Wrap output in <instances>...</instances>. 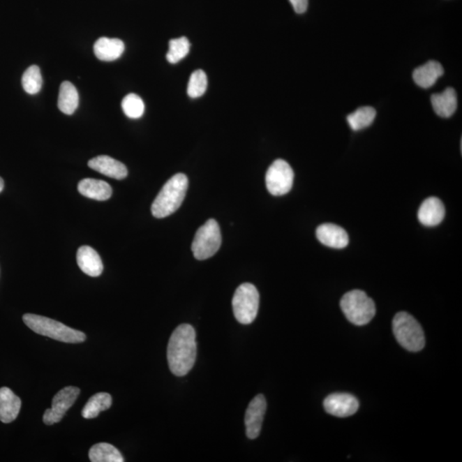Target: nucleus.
Segmentation results:
<instances>
[{
	"instance_id": "4",
	"label": "nucleus",
	"mask_w": 462,
	"mask_h": 462,
	"mask_svg": "<svg viewBox=\"0 0 462 462\" xmlns=\"http://www.w3.org/2000/svg\"><path fill=\"white\" fill-rule=\"evenodd\" d=\"M393 332L397 342L405 350L418 352L425 347L426 338L422 325L406 312H401L394 318Z\"/></svg>"
},
{
	"instance_id": "20",
	"label": "nucleus",
	"mask_w": 462,
	"mask_h": 462,
	"mask_svg": "<svg viewBox=\"0 0 462 462\" xmlns=\"http://www.w3.org/2000/svg\"><path fill=\"white\" fill-rule=\"evenodd\" d=\"M78 191L87 198L107 200L111 198L112 188L107 181L86 178L78 184Z\"/></svg>"
},
{
	"instance_id": "10",
	"label": "nucleus",
	"mask_w": 462,
	"mask_h": 462,
	"mask_svg": "<svg viewBox=\"0 0 462 462\" xmlns=\"http://www.w3.org/2000/svg\"><path fill=\"white\" fill-rule=\"evenodd\" d=\"M324 408L329 415L336 417L346 418L358 411L359 401L350 394L334 393L325 399Z\"/></svg>"
},
{
	"instance_id": "11",
	"label": "nucleus",
	"mask_w": 462,
	"mask_h": 462,
	"mask_svg": "<svg viewBox=\"0 0 462 462\" xmlns=\"http://www.w3.org/2000/svg\"><path fill=\"white\" fill-rule=\"evenodd\" d=\"M266 411V397L261 394L250 401L245 414L246 434L249 439L259 437Z\"/></svg>"
},
{
	"instance_id": "13",
	"label": "nucleus",
	"mask_w": 462,
	"mask_h": 462,
	"mask_svg": "<svg viewBox=\"0 0 462 462\" xmlns=\"http://www.w3.org/2000/svg\"><path fill=\"white\" fill-rule=\"evenodd\" d=\"M89 168L117 180L124 179L128 176V170L123 163L107 155H100L89 161Z\"/></svg>"
},
{
	"instance_id": "21",
	"label": "nucleus",
	"mask_w": 462,
	"mask_h": 462,
	"mask_svg": "<svg viewBox=\"0 0 462 462\" xmlns=\"http://www.w3.org/2000/svg\"><path fill=\"white\" fill-rule=\"evenodd\" d=\"M79 94L77 89L70 82H64L60 86L58 107L64 114L72 115L77 109Z\"/></svg>"
},
{
	"instance_id": "18",
	"label": "nucleus",
	"mask_w": 462,
	"mask_h": 462,
	"mask_svg": "<svg viewBox=\"0 0 462 462\" xmlns=\"http://www.w3.org/2000/svg\"><path fill=\"white\" fill-rule=\"evenodd\" d=\"M445 73L444 68L437 61L427 62L422 66L417 68L412 73L414 81L420 88L429 89Z\"/></svg>"
},
{
	"instance_id": "22",
	"label": "nucleus",
	"mask_w": 462,
	"mask_h": 462,
	"mask_svg": "<svg viewBox=\"0 0 462 462\" xmlns=\"http://www.w3.org/2000/svg\"><path fill=\"white\" fill-rule=\"evenodd\" d=\"M112 398L108 393L100 392L91 396L82 411V415L85 419L96 418L100 412L111 408Z\"/></svg>"
},
{
	"instance_id": "9",
	"label": "nucleus",
	"mask_w": 462,
	"mask_h": 462,
	"mask_svg": "<svg viewBox=\"0 0 462 462\" xmlns=\"http://www.w3.org/2000/svg\"><path fill=\"white\" fill-rule=\"evenodd\" d=\"M80 394V389L68 386L56 394L52 399V408L47 409L43 415L45 425L52 426L61 422L66 412L73 406Z\"/></svg>"
},
{
	"instance_id": "24",
	"label": "nucleus",
	"mask_w": 462,
	"mask_h": 462,
	"mask_svg": "<svg viewBox=\"0 0 462 462\" xmlns=\"http://www.w3.org/2000/svg\"><path fill=\"white\" fill-rule=\"evenodd\" d=\"M376 114L374 108L364 107L356 110L355 112L348 115L347 120L352 130L358 131L369 127L373 123Z\"/></svg>"
},
{
	"instance_id": "17",
	"label": "nucleus",
	"mask_w": 462,
	"mask_h": 462,
	"mask_svg": "<svg viewBox=\"0 0 462 462\" xmlns=\"http://www.w3.org/2000/svg\"><path fill=\"white\" fill-rule=\"evenodd\" d=\"M22 401L10 389H0V422L8 424L16 419L20 412Z\"/></svg>"
},
{
	"instance_id": "19",
	"label": "nucleus",
	"mask_w": 462,
	"mask_h": 462,
	"mask_svg": "<svg viewBox=\"0 0 462 462\" xmlns=\"http://www.w3.org/2000/svg\"><path fill=\"white\" fill-rule=\"evenodd\" d=\"M431 101L435 114L439 117L448 119L456 111L457 94L456 90L452 88H448L440 94H434Z\"/></svg>"
},
{
	"instance_id": "8",
	"label": "nucleus",
	"mask_w": 462,
	"mask_h": 462,
	"mask_svg": "<svg viewBox=\"0 0 462 462\" xmlns=\"http://www.w3.org/2000/svg\"><path fill=\"white\" fill-rule=\"evenodd\" d=\"M294 172L289 163L276 160L267 170L266 184L268 191L274 196L288 194L293 187Z\"/></svg>"
},
{
	"instance_id": "25",
	"label": "nucleus",
	"mask_w": 462,
	"mask_h": 462,
	"mask_svg": "<svg viewBox=\"0 0 462 462\" xmlns=\"http://www.w3.org/2000/svg\"><path fill=\"white\" fill-rule=\"evenodd\" d=\"M22 84L26 93L29 94L39 93L43 84V75H41L40 68L37 66L29 67L22 75Z\"/></svg>"
},
{
	"instance_id": "5",
	"label": "nucleus",
	"mask_w": 462,
	"mask_h": 462,
	"mask_svg": "<svg viewBox=\"0 0 462 462\" xmlns=\"http://www.w3.org/2000/svg\"><path fill=\"white\" fill-rule=\"evenodd\" d=\"M340 305L348 320L358 327L368 324L376 314L374 301L362 290H355L346 293Z\"/></svg>"
},
{
	"instance_id": "26",
	"label": "nucleus",
	"mask_w": 462,
	"mask_h": 462,
	"mask_svg": "<svg viewBox=\"0 0 462 462\" xmlns=\"http://www.w3.org/2000/svg\"><path fill=\"white\" fill-rule=\"evenodd\" d=\"M189 50H191V43L186 37L170 40L166 59L170 64H177L188 54Z\"/></svg>"
},
{
	"instance_id": "3",
	"label": "nucleus",
	"mask_w": 462,
	"mask_h": 462,
	"mask_svg": "<svg viewBox=\"0 0 462 462\" xmlns=\"http://www.w3.org/2000/svg\"><path fill=\"white\" fill-rule=\"evenodd\" d=\"M22 320L37 334L67 343H80L87 338L84 333L66 327L59 321L36 314H24Z\"/></svg>"
},
{
	"instance_id": "28",
	"label": "nucleus",
	"mask_w": 462,
	"mask_h": 462,
	"mask_svg": "<svg viewBox=\"0 0 462 462\" xmlns=\"http://www.w3.org/2000/svg\"><path fill=\"white\" fill-rule=\"evenodd\" d=\"M207 89V77L202 70L193 72L188 84V96L192 98L202 97Z\"/></svg>"
},
{
	"instance_id": "14",
	"label": "nucleus",
	"mask_w": 462,
	"mask_h": 462,
	"mask_svg": "<svg viewBox=\"0 0 462 462\" xmlns=\"http://www.w3.org/2000/svg\"><path fill=\"white\" fill-rule=\"evenodd\" d=\"M445 207L437 197H429L422 204L418 211V218L425 226H435L444 221Z\"/></svg>"
},
{
	"instance_id": "23",
	"label": "nucleus",
	"mask_w": 462,
	"mask_h": 462,
	"mask_svg": "<svg viewBox=\"0 0 462 462\" xmlns=\"http://www.w3.org/2000/svg\"><path fill=\"white\" fill-rule=\"evenodd\" d=\"M89 459L92 462H123L124 457L119 449L107 442L94 445L89 450Z\"/></svg>"
},
{
	"instance_id": "29",
	"label": "nucleus",
	"mask_w": 462,
	"mask_h": 462,
	"mask_svg": "<svg viewBox=\"0 0 462 462\" xmlns=\"http://www.w3.org/2000/svg\"><path fill=\"white\" fill-rule=\"evenodd\" d=\"M295 13L302 14L308 10V0H290Z\"/></svg>"
},
{
	"instance_id": "16",
	"label": "nucleus",
	"mask_w": 462,
	"mask_h": 462,
	"mask_svg": "<svg viewBox=\"0 0 462 462\" xmlns=\"http://www.w3.org/2000/svg\"><path fill=\"white\" fill-rule=\"evenodd\" d=\"M77 260L79 267L87 275L98 276L103 271V263L100 255L89 246H82L78 249Z\"/></svg>"
},
{
	"instance_id": "30",
	"label": "nucleus",
	"mask_w": 462,
	"mask_h": 462,
	"mask_svg": "<svg viewBox=\"0 0 462 462\" xmlns=\"http://www.w3.org/2000/svg\"><path fill=\"white\" fill-rule=\"evenodd\" d=\"M3 187H5V184H3V180L1 177H0V193L3 191Z\"/></svg>"
},
{
	"instance_id": "27",
	"label": "nucleus",
	"mask_w": 462,
	"mask_h": 462,
	"mask_svg": "<svg viewBox=\"0 0 462 462\" xmlns=\"http://www.w3.org/2000/svg\"><path fill=\"white\" fill-rule=\"evenodd\" d=\"M122 108L124 114L132 119H137L143 116L145 105L137 94H130L124 98Z\"/></svg>"
},
{
	"instance_id": "15",
	"label": "nucleus",
	"mask_w": 462,
	"mask_h": 462,
	"mask_svg": "<svg viewBox=\"0 0 462 462\" xmlns=\"http://www.w3.org/2000/svg\"><path fill=\"white\" fill-rule=\"evenodd\" d=\"M124 43L116 38L101 37L94 45V54L98 59L105 62L114 61L119 59L124 52Z\"/></svg>"
},
{
	"instance_id": "12",
	"label": "nucleus",
	"mask_w": 462,
	"mask_h": 462,
	"mask_svg": "<svg viewBox=\"0 0 462 462\" xmlns=\"http://www.w3.org/2000/svg\"><path fill=\"white\" fill-rule=\"evenodd\" d=\"M316 236L322 244L332 248H345L350 241L345 230L334 223H324L318 227Z\"/></svg>"
},
{
	"instance_id": "2",
	"label": "nucleus",
	"mask_w": 462,
	"mask_h": 462,
	"mask_svg": "<svg viewBox=\"0 0 462 462\" xmlns=\"http://www.w3.org/2000/svg\"><path fill=\"white\" fill-rule=\"evenodd\" d=\"M188 179L183 173L176 174L164 185L151 204V214L164 218L178 210L186 196Z\"/></svg>"
},
{
	"instance_id": "1",
	"label": "nucleus",
	"mask_w": 462,
	"mask_h": 462,
	"mask_svg": "<svg viewBox=\"0 0 462 462\" xmlns=\"http://www.w3.org/2000/svg\"><path fill=\"white\" fill-rule=\"evenodd\" d=\"M197 355L195 329L184 324L177 327L169 340L167 359L170 372L184 377L194 366Z\"/></svg>"
},
{
	"instance_id": "6",
	"label": "nucleus",
	"mask_w": 462,
	"mask_h": 462,
	"mask_svg": "<svg viewBox=\"0 0 462 462\" xmlns=\"http://www.w3.org/2000/svg\"><path fill=\"white\" fill-rule=\"evenodd\" d=\"M260 294L252 283H242L234 294L232 306L234 315L242 325L252 324L258 314Z\"/></svg>"
},
{
	"instance_id": "7",
	"label": "nucleus",
	"mask_w": 462,
	"mask_h": 462,
	"mask_svg": "<svg viewBox=\"0 0 462 462\" xmlns=\"http://www.w3.org/2000/svg\"><path fill=\"white\" fill-rule=\"evenodd\" d=\"M221 244V228L218 222L211 218L197 230L191 248L195 259L204 260L213 257Z\"/></svg>"
}]
</instances>
